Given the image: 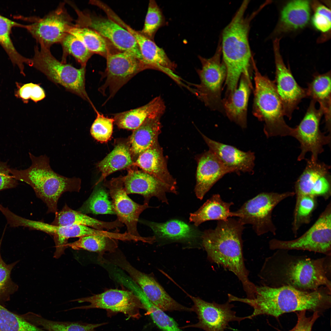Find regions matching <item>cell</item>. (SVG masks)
I'll return each mask as SVG.
<instances>
[{"label": "cell", "mask_w": 331, "mask_h": 331, "mask_svg": "<svg viewBox=\"0 0 331 331\" xmlns=\"http://www.w3.org/2000/svg\"><path fill=\"white\" fill-rule=\"evenodd\" d=\"M278 249L266 258L258 274L263 284L273 287L290 286L303 291L324 286L331 290V256L317 259L290 254Z\"/></svg>", "instance_id": "obj_1"}, {"label": "cell", "mask_w": 331, "mask_h": 331, "mask_svg": "<svg viewBox=\"0 0 331 331\" xmlns=\"http://www.w3.org/2000/svg\"><path fill=\"white\" fill-rule=\"evenodd\" d=\"M244 225L231 218L218 221L216 228L202 233L201 245L208 259L231 272L241 282L246 298L253 299L256 286L249 278L244 263L242 238Z\"/></svg>", "instance_id": "obj_2"}, {"label": "cell", "mask_w": 331, "mask_h": 331, "mask_svg": "<svg viewBox=\"0 0 331 331\" xmlns=\"http://www.w3.org/2000/svg\"><path fill=\"white\" fill-rule=\"evenodd\" d=\"M331 290L322 286L306 291L290 286L273 287L256 286L253 299L239 298V302L249 305L254 309L250 317L267 314L277 318L283 314L309 310L319 313L331 305Z\"/></svg>", "instance_id": "obj_3"}, {"label": "cell", "mask_w": 331, "mask_h": 331, "mask_svg": "<svg viewBox=\"0 0 331 331\" xmlns=\"http://www.w3.org/2000/svg\"><path fill=\"white\" fill-rule=\"evenodd\" d=\"M249 1H244L220 38L222 60L226 70L225 95L237 88L242 74L250 75L253 58L249 41L252 20L263 8L261 6L250 15L245 17Z\"/></svg>", "instance_id": "obj_4"}, {"label": "cell", "mask_w": 331, "mask_h": 331, "mask_svg": "<svg viewBox=\"0 0 331 331\" xmlns=\"http://www.w3.org/2000/svg\"><path fill=\"white\" fill-rule=\"evenodd\" d=\"M31 166L23 170L10 168L13 178L29 185L39 198L48 207L47 213L55 214L57 204L61 195L66 192H79L81 179L75 177L68 178L54 171L50 165L49 159L46 155L36 157L29 153Z\"/></svg>", "instance_id": "obj_5"}, {"label": "cell", "mask_w": 331, "mask_h": 331, "mask_svg": "<svg viewBox=\"0 0 331 331\" xmlns=\"http://www.w3.org/2000/svg\"><path fill=\"white\" fill-rule=\"evenodd\" d=\"M255 87L252 113L264 123V131L267 137L292 136L293 128L285 122L283 106L273 81L259 71L253 59Z\"/></svg>", "instance_id": "obj_6"}, {"label": "cell", "mask_w": 331, "mask_h": 331, "mask_svg": "<svg viewBox=\"0 0 331 331\" xmlns=\"http://www.w3.org/2000/svg\"><path fill=\"white\" fill-rule=\"evenodd\" d=\"M30 66L41 72L52 82L63 86L67 90L80 97L93 105L85 87L86 66L78 69L56 59L50 48L37 45L34 55L30 59Z\"/></svg>", "instance_id": "obj_7"}, {"label": "cell", "mask_w": 331, "mask_h": 331, "mask_svg": "<svg viewBox=\"0 0 331 331\" xmlns=\"http://www.w3.org/2000/svg\"><path fill=\"white\" fill-rule=\"evenodd\" d=\"M201 69L197 72L200 79L199 84H194V93L208 108L213 111L224 113L222 92L226 77V70L221 59L222 49L220 39L216 51L211 57L207 59L199 56Z\"/></svg>", "instance_id": "obj_8"}, {"label": "cell", "mask_w": 331, "mask_h": 331, "mask_svg": "<svg viewBox=\"0 0 331 331\" xmlns=\"http://www.w3.org/2000/svg\"><path fill=\"white\" fill-rule=\"evenodd\" d=\"M295 195L294 192L291 191L262 192L246 202L234 212L243 225H252L257 235L268 232L275 235L276 228L272 220L273 210L282 200Z\"/></svg>", "instance_id": "obj_9"}, {"label": "cell", "mask_w": 331, "mask_h": 331, "mask_svg": "<svg viewBox=\"0 0 331 331\" xmlns=\"http://www.w3.org/2000/svg\"><path fill=\"white\" fill-rule=\"evenodd\" d=\"M269 245L272 250H308L331 256V202L314 223L301 236L287 241L273 238L269 241Z\"/></svg>", "instance_id": "obj_10"}, {"label": "cell", "mask_w": 331, "mask_h": 331, "mask_svg": "<svg viewBox=\"0 0 331 331\" xmlns=\"http://www.w3.org/2000/svg\"><path fill=\"white\" fill-rule=\"evenodd\" d=\"M65 5V2L60 3L55 10L42 18L21 16H15L14 18L31 22L24 25V28L40 46L50 48L52 45L60 43L74 25Z\"/></svg>", "instance_id": "obj_11"}, {"label": "cell", "mask_w": 331, "mask_h": 331, "mask_svg": "<svg viewBox=\"0 0 331 331\" xmlns=\"http://www.w3.org/2000/svg\"><path fill=\"white\" fill-rule=\"evenodd\" d=\"M78 16L75 26L91 29L108 40L117 49L129 52L143 63L139 48L133 36L126 29L109 17L96 16L81 11L73 3L71 5Z\"/></svg>", "instance_id": "obj_12"}, {"label": "cell", "mask_w": 331, "mask_h": 331, "mask_svg": "<svg viewBox=\"0 0 331 331\" xmlns=\"http://www.w3.org/2000/svg\"><path fill=\"white\" fill-rule=\"evenodd\" d=\"M316 102L311 100L303 118L299 124L293 128L292 137L300 144V153L297 160L305 159L306 155L310 152V159L318 160L319 154L324 151V146L330 144L331 135H326L320 129V122L323 115L322 109L316 108Z\"/></svg>", "instance_id": "obj_13"}, {"label": "cell", "mask_w": 331, "mask_h": 331, "mask_svg": "<svg viewBox=\"0 0 331 331\" xmlns=\"http://www.w3.org/2000/svg\"><path fill=\"white\" fill-rule=\"evenodd\" d=\"M105 58L106 67L102 76L105 81L99 90L103 94L108 91V100L136 74L146 69L139 59L128 52L112 53L109 51Z\"/></svg>", "instance_id": "obj_14"}, {"label": "cell", "mask_w": 331, "mask_h": 331, "mask_svg": "<svg viewBox=\"0 0 331 331\" xmlns=\"http://www.w3.org/2000/svg\"><path fill=\"white\" fill-rule=\"evenodd\" d=\"M186 294L192 301L193 305L191 307L192 311L197 315L198 322L182 327L194 328L202 329L205 331H225L230 322H240L246 319H252L249 316L240 317L236 315V312L232 310L234 307L228 301L220 304L214 302L206 301L199 297Z\"/></svg>", "instance_id": "obj_15"}, {"label": "cell", "mask_w": 331, "mask_h": 331, "mask_svg": "<svg viewBox=\"0 0 331 331\" xmlns=\"http://www.w3.org/2000/svg\"><path fill=\"white\" fill-rule=\"evenodd\" d=\"M89 304L73 307L65 311L75 309H102L121 312L129 318H139L140 309H144L138 298L129 290L110 289L102 293L70 301Z\"/></svg>", "instance_id": "obj_16"}, {"label": "cell", "mask_w": 331, "mask_h": 331, "mask_svg": "<svg viewBox=\"0 0 331 331\" xmlns=\"http://www.w3.org/2000/svg\"><path fill=\"white\" fill-rule=\"evenodd\" d=\"M7 223L13 228L22 227L31 230L44 232L52 235L54 238L56 249L54 257L59 258L64 254L70 238L93 235L94 229L90 227L80 225L58 226L33 220L21 216L12 211L8 212L6 216Z\"/></svg>", "instance_id": "obj_17"}, {"label": "cell", "mask_w": 331, "mask_h": 331, "mask_svg": "<svg viewBox=\"0 0 331 331\" xmlns=\"http://www.w3.org/2000/svg\"><path fill=\"white\" fill-rule=\"evenodd\" d=\"M280 39L273 41V50L276 66L275 79L273 81L276 92L282 102L284 116L289 119L302 100L308 97L306 88L297 83L289 67L284 63L280 51Z\"/></svg>", "instance_id": "obj_18"}, {"label": "cell", "mask_w": 331, "mask_h": 331, "mask_svg": "<svg viewBox=\"0 0 331 331\" xmlns=\"http://www.w3.org/2000/svg\"><path fill=\"white\" fill-rule=\"evenodd\" d=\"M304 170L295 185L296 201L310 196L328 197L331 194V167L324 162L306 159Z\"/></svg>", "instance_id": "obj_19"}, {"label": "cell", "mask_w": 331, "mask_h": 331, "mask_svg": "<svg viewBox=\"0 0 331 331\" xmlns=\"http://www.w3.org/2000/svg\"><path fill=\"white\" fill-rule=\"evenodd\" d=\"M106 186L109 189L117 219L126 226L128 233L141 236L137 229L139 216L144 210L152 207L148 204H139L130 198L124 189L122 179L113 180Z\"/></svg>", "instance_id": "obj_20"}, {"label": "cell", "mask_w": 331, "mask_h": 331, "mask_svg": "<svg viewBox=\"0 0 331 331\" xmlns=\"http://www.w3.org/2000/svg\"><path fill=\"white\" fill-rule=\"evenodd\" d=\"M122 180L127 194L142 195L145 204H149L150 199L155 197L162 202L168 204L166 193L177 194V188L143 171H130Z\"/></svg>", "instance_id": "obj_21"}, {"label": "cell", "mask_w": 331, "mask_h": 331, "mask_svg": "<svg viewBox=\"0 0 331 331\" xmlns=\"http://www.w3.org/2000/svg\"><path fill=\"white\" fill-rule=\"evenodd\" d=\"M124 270L151 302L162 310L164 312L192 311L191 308L185 306L173 299L152 276L139 270L129 263L124 265Z\"/></svg>", "instance_id": "obj_22"}, {"label": "cell", "mask_w": 331, "mask_h": 331, "mask_svg": "<svg viewBox=\"0 0 331 331\" xmlns=\"http://www.w3.org/2000/svg\"><path fill=\"white\" fill-rule=\"evenodd\" d=\"M119 25L128 31L134 37L139 48L146 69L161 71L177 81L178 77L174 73L176 65L169 59L164 50L154 42L127 24L122 20Z\"/></svg>", "instance_id": "obj_23"}, {"label": "cell", "mask_w": 331, "mask_h": 331, "mask_svg": "<svg viewBox=\"0 0 331 331\" xmlns=\"http://www.w3.org/2000/svg\"><path fill=\"white\" fill-rule=\"evenodd\" d=\"M233 172L211 150L199 157L194 192L197 198L202 200L213 186L225 174Z\"/></svg>", "instance_id": "obj_24"}, {"label": "cell", "mask_w": 331, "mask_h": 331, "mask_svg": "<svg viewBox=\"0 0 331 331\" xmlns=\"http://www.w3.org/2000/svg\"><path fill=\"white\" fill-rule=\"evenodd\" d=\"M237 88L230 95L222 99L224 114L231 121L242 128L247 125L249 99L253 87L250 75L242 74Z\"/></svg>", "instance_id": "obj_25"}, {"label": "cell", "mask_w": 331, "mask_h": 331, "mask_svg": "<svg viewBox=\"0 0 331 331\" xmlns=\"http://www.w3.org/2000/svg\"><path fill=\"white\" fill-rule=\"evenodd\" d=\"M201 134L209 150L233 172L253 171L255 160L254 153L250 151H242L233 146L213 140Z\"/></svg>", "instance_id": "obj_26"}, {"label": "cell", "mask_w": 331, "mask_h": 331, "mask_svg": "<svg viewBox=\"0 0 331 331\" xmlns=\"http://www.w3.org/2000/svg\"><path fill=\"white\" fill-rule=\"evenodd\" d=\"M141 222L151 229L156 239L191 244L198 240L201 242L202 233L182 221L173 219L164 223Z\"/></svg>", "instance_id": "obj_27"}, {"label": "cell", "mask_w": 331, "mask_h": 331, "mask_svg": "<svg viewBox=\"0 0 331 331\" xmlns=\"http://www.w3.org/2000/svg\"><path fill=\"white\" fill-rule=\"evenodd\" d=\"M146 172L177 188V183L168 171L162 150L158 141L140 154L134 163Z\"/></svg>", "instance_id": "obj_28"}, {"label": "cell", "mask_w": 331, "mask_h": 331, "mask_svg": "<svg viewBox=\"0 0 331 331\" xmlns=\"http://www.w3.org/2000/svg\"><path fill=\"white\" fill-rule=\"evenodd\" d=\"M165 109V103L162 98L157 97L143 106L115 114L113 118L120 128L135 130L149 116L154 115H162Z\"/></svg>", "instance_id": "obj_29"}, {"label": "cell", "mask_w": 331, "mask_h": 331, "mask_svg": "<svg viewBox=\"0 0 331 331\" xmlns=\"http://www.w3.org/2000/svg\"><path fill=\"white\" fill-rule=\"evenodd\" d=\"M51 224L58 226H83L100 230L115 229L124 226L117 219L109 222L100 220L73 210L67 204L55 214V219Z\"/></svg>", "instance_id": "obj_30"}, {"label": "cell", "mask_w": 331, "mask_h": 331, "mask_svg": "<svg viewBox=\"0 0 331 331\" xmlns=\"http://www.w3.org/2000/svg\"><path fill=\"white\" fill-rule=\"evenodd\" d=\"M160 115L148 117L138 128L134 130L130 140V150L139 155L158 141L161 131Z\"/></svg>", "instance_id": "obj_31"}, {"label": "cell", "mask_w": 331, "mask_h": 331, "mask_svg": "<svg viewBox=\"0 0 331 331\" xmlns=\"http://www.w3.org/2000/svg\"><path fill=\"white\" fill-rule=\"evenodd\" d=\"M232 202L223 201L219 194H215L207 200L196 211L190 214L189 220L196 226L211 220H226L235 217L234 212L230 210Z\"/></svg>", "instance_id": "obj_32"}, {"label": "cell", "mask_w": 331, "mask_h": 331, "mask_svg": "<svg viewBox=\"0 0 331 331\" xmlns=\"http://www.w3.org/2000/svg\"><path fill=\"white\" fill-rule=\"evenodd\" d=\"M310 5L307 0H293L288 3L281 12L277 32H284L305 26L310 18Z\"/></svg>", "instance_id": "obj_33"}, {"label": "cell", "mask_w": 331, "mask_h": 331, "mask_svg": "<svg viewBox=\"0 0 331 331\" xmlns=\"http://www.w3.org/2000/svg\"><path fill=\"white\" fill-rule=\"evenodd\" d=\"M331 85L329 71L323 74H315L306 88L308 97L319 103L326 120L331 119Z\"/></svg>", "instance_id": "obj_34"}, {"label": "cell", "mask_w": 331, "mask_h": 331, "mask_svg": "<svg viewBox=\"0 0 331 331\" xmlns=\"http://www.w3.org/2000/svg\"><path fill=\"white\" fill-rule=\"evenodd\" d=\"M24 25L18 23L0 14V44L14 65H17L21 73L24 72V64L29 65L30 59L21 55L15 48L11 38L13 28H24Z\"/></svg>", "instance_id": "obj_35"}, {"label": "cell", "mask_w": 331, "mask_h": 331, "mask_svg": "<svg viewBox=\"0 0 331 331\" xmlns=\"http://www.w3.org/2000/svg\"><path fill=\"white\" fill-rule=\"evenodd\" d=\"M25 317L30 322L48 331H94L96 328L106 324L56 321L48 319L33 313H29Z\"/></svg>", "instance_id": "obj_36"}, {"label": "cell", "mask_w": 331, "mask_h": 331, "mask_svg": "<svg viewBox=\"0 0 331 331\" xmlns=\"http://www.w3.org/2000/svg\"><path fill=\"white\" fill-rule=\"evenodd\" d=\"M132 162L128 148L123 144L117 145L98 164V167L101 173V176L96 185H97L109 174L127 167Z\"/></svg>", "instance_id": "obj_37"}, {"label": "cell", "mask_w": 331, "mask_h": 331, "mask_svg": "<svg viewBox=\"0 0 331 331\" xmlns=\"http://www.w3.org/2000/svg\"><path fill=\"white\" fill-rule=\"evenodd\" d=\"M77 241L68 243L67 247L75 250L83 249L97 253L101 260L106 252H114L118 247L117 240L108 237L90 235L79 238Z\"/></svg>", "instance_id": "obj_38"}, {"label": "cell", "mask_w": 331, "mask_h": 331, "mask_svg": "<svg viewBox=\"0 0 331 331\" xmlns=\"http://www.w3.org/2000/svg\"><path fill=\"white\" fill-rule=\"evenodd\" d=\"M69 33L81 40L93 54H99L105 58L109 51L105 39L91 29L78 27L74 25L70 29Z\"/></svg>", "instance_id": "obj_39"}, {"label": "cell", "mask_w": 331, "mask_h": 331, "mask_svg": "<svg viewBox=\"0 0 331 331\" xmlns=\"http://www.w3.org/2000/svg\"><path fill=\"white\" fill-rule=\"evenodd\" d=\"M108 194L102 187L93 190L78 211L85 214H115Z\"/></svg>", "instance_id": "obj_40"}, {"label": "cell", "mask_w": 331, "mask_h": 331, "mask_svg": "<svg viewBox=\"0 0 331 331\" xmlns=\"http://www.w3.org/2000/svg\"><path fill=\"white\" fill-rule=\"evenodd\" d=\"M60 43L63 50L62 63H66L67 56L71 55L80 64L81 67L86 66L87 61L93 55L81 40L70 33H68Z\"/></svg>", "instance_id": "obj_41"}, {"label": "cell", "mask_w": 331, "mask_h": 331, "mask_svg": "<svg viewBox=\"0 0 331 331\" xmlns=\"http://www.w3.org/2000/svg\"><path fill=\"white\" fill-rule=\"evenodd\" d=\"M0 331H46L10 312L0 304Z\"/></svg>", "instance_id": "obj_42"}, {"label": "cell", "mask_w": 331, "mask_h": 331, "mask_svg": "<svg viewBox=\"0 0 331 331\" xmlns=\"http://www.w3.org/2000/svg\"><path fill=\"white\" fill-rule=\"evenodd\" d=\"M315 197L310 196L302 197L295 202L292 230L295 236L303 224L308 223L315 206Z\"/></svg>", "instance_id": "obj_43"}, {"label": "cell", "mask_w": 331, "mask_h": 331, "mask_svg": "<svg viewBox=\"0 0 331 331\" xmlns=\"http://www.w3.org/2000/svg\"><path fill=\"white\" fill-rule=\"evenodd\" d=\"M2 238L0 240V302L9 300L11 296L17 291L19 287L18 285L12 280L11 274L19 261L9 264L4 262L1 253Z\"/></svg>", "instance_id": "obj_44"}, {"label": "cell", "mask_w": 331, "mask_h": 331, "mask_svg": "<svg viewBox=\"0 0 331 331\" xmlns=\"http://www.w3.org/2000/svg\"><path fill=\"white\" fill-rule=\"evenodd\" d=\"M165 24V19L162 10L155 1L150 0L143 28L139 32L154 40L157 30Z\"/></svg>", "instance_id": "obj_45"}, {"label": "cell", "mask_w": 331, "mask_h": 331, "mask_svg": "<svg viewBox=\"0 0 331 331\" xmlns=\"http://www.w3.org/2000/svg\"><path fill=\"white\" fill-rule=\"evenodd\" d=\"M144 309L154 323L162 331H182L176 322L164 311L154 305L147 298L142 302Z\"/></svg>", "instance_id": "obj_46"}, {"label": "cell", "mask_w": 331, "mask_h": 331, "mask_svg": "<svg viewBox=\"0 0 331 331\" xmlns=\"http://www.w3.org/2000/svg\"><path fill=\"white\" fill-rule=\"evenodd\" d=\"M97 116L91 127V135L95 139L101 142H106L110 139L113 130L114 120L100 113L93 108Z\"/></svg>", "instance_id": "obj_47"}, {"label": "cell", "mask_w": 331, "mask_h": 331, "mask_svg": "<svg viewBox=\"0 0 331 331\" xmlns=\"http://www.w3.org/2000/svg\"><path fill=\"white\" fill-rule=\"evenodd\" d=\"M311 5L314 12L312 22L314 27L321 32H327L331 28V10L317 1H312Z\"/></svg>", "instance_id": "obj_48"}, {"label": "cell", "mask_w": 331, "mask_h": 331, "mask_svg": "<svg viewBox=\"0 0 331 331\" xmlns=\"http://www.w3.org/2000/svg\"><path fill=\"white\" fill-rule=\"evenodd\" d=\"M18 94L26 102L29 99L37 102L46 97L45 91L40 84L32 83H27L21 86L18 90Z\"/></svg>", "instance_id": "obj_49"}, {"label": "cell", "mask_w": 331, "mask_h": 331, "mask_svg": "<svg viewBox=\"0 0 331 331\" xmlns=\"http://www.w3.org/2000/svg\"><path fill=\"white\" fill-rule=\"evenodd\" d=\"M306 311L302 310L297 312V323L293 328L288 331H311L313 324L319 316V313L317 311L314 312L311 316L307 317L306 316Z\"/></svg>", "instance_id": "obj_50"}, {"label": "cell", "mask_w": 331, "mask_h": 331, "mask_svg": "<svg viewBox=\"0 0 331 331\" xmlns=\"http://www.w3.org/2000/svg\"><path fill=\"white\" fill-rule=\"evenodd\" d=\"M10 169L7 162H0V192L15 188L19 184L11 175Z\"/></svg>", "instance_id": "obj_51"}]
</instances>
